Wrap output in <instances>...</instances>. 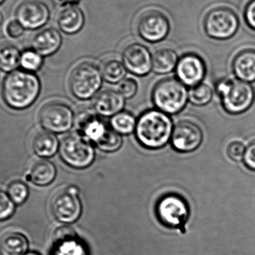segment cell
Here are the masks:
<instances>
[{
  "instance_id": "1",
  "label": "cell",
  "mask_w": 255,
  "mask_h": 255,
  "mask_svg": "<svg viewBox=\"0 0 255 255\" xmlns=\"http://www.w3.org/2000/svg\"><path fill=\"white\" fill-rule=\"evenodd\" d=\"M41 83L34 73L24 70L10 72L4 77L1 97L4 104L13 110L28 109L38 98Z\"/></svg>"
},
{
  "instance_id": "2",
  "label": "cell",
  "mask_w": 255,
  "mask_h": 255,
  "mask_svg": "<svg viewBox=\"0 0 255 255\" xmlns=\"http://www.w3.org/2000/svg\"><path fill=\"white\" fill-rule=\"evenodd\" d=\"M75 123L78 132L102 151L114 152L122 145L121 134L109 127L96 112L88 110L79 112L75 118Z\"/></svg>"
},
{
  "instance_id": "3",
  "label": "cell",
  "mask_w": 255,
  "mask_h": 255,
  "mask_svg": "<svg viewBox=\"0 0 255 255\" xmlns=\"http://www.w3.org/2000/svg\"><path fill=\"white\" fill-rule=\"evenodd\" d=\"M172 130V121L166 113L151 110L139 117L135 134L141 145L150 149H157L169 142Z\"/></svg>"
},
{
  "instance_id": "4",
  "label": "cell",
  "mask_w": 255,
  "mask_h": 255,
  "mask_svg": "<svg viewBox=\"0 0 255 255\" xmlns=\"http://www.w3.org/2000/svg\"><path fill=\"white\" fill-rule=\"evenodd\" d=\"M61 160L75 169H85L92 164L95 149L92 142L79 132L66 135L59 145Z\"/></svg>"
},
{
  "instance_id": "5",
  "label": "cell",
  "mask_w": 255,
  "mask_h": 255,
  "mask_svg": "<svg viewBox=\"0 0 255 255\" xmlns=\"http://www.w3.org/2000/svg\"><path fill=\"white\" fill-rule=\"evenodd\" d=\"M188 97L185 85L173 78L160 81L153 90V102L156 107L160 112L170 115L181 112L187 104Z\"/></svg>"
},
{
  "instance_id": "6",
  "label": "cell",
  "mask_w": 255,
  "mask_h": 255,
  "mask_svg": "<svg viewBox=\"0 0 255 255\" xmlns=\"http://www.w3.org/2000/svg\"><path fill=\"white\" fill-rule=\"evenodd\" d=\"M217 92L221 96L226 112L233 115L248 110L255 100L253 87L241 80L220 81L217 86Z\"/></svg>"
},
{
  "instance_id": "7",
  "label": "cell",
  "mask_w": 255,
  "mask_h": 255,
  "mask_svg": "<svg viewBox=\"0 0 255 255\" xmlns=\"http://www.w3.org/2000/svg\"><path fill=\"white\" fill-rule=\"evenodd\" d=\"M102 77L101 72L95 64L91 62L81 63L70 74V91L79 100L91 99L101 87Z\"/></svg>"
},
{
  "instance_id": "8",
  "label": "cell",
  "mask_w": 255,
  "mask_h": 255,
  "mask_svg": "<svg viewBox=\"0 0 255 255\" xmlns=\"http://www.w3.org/2000/svg\"><path fill=\"white\" fill-rule=\"evenodd\" d=\"M38 121L44 130L52 133H64L74 122L73 111L65 103L52 101L46 103L38 112Z\"/></svg>"
},
{
  "instance_id": "9",
  "label": "cell",
  "mask_w": 255,
  "mask_h": 255,
  "mask_svg": "<svg viewBox=\"0 0 255 255\" xmlns=\"http://www.w3.org/2000/svg\"><path fill=\"white\" fill-rule=\"evenodd\" d=\"M205 32L218 40L230 38L238 31L239 19L232 9L220 7L208 12L204 20Z\"/></svg>"
},
{
  "instance_id": "10",
  "label": "cell",
  "mask_w": 255,
  "mask_h": 255,
  "mask_svg": "<svg viewBox=\"0 0 255 255\" xmlns=\"http://www.w3.org/2000/svg\"><path fill=\"white\" fill-rule=\"evenodd\" d=\"M79 194V189L71 185L60 190L53 196L51 211L58 222L69 224L79 218L82 214V203Z\"/></svg>"
},
{
  "instance_id": "11",
  "label": "cell",
  "mask_w": 255,
  "mask_h": 255,
  "mask_svg": "<svg viewBox=\"0 0 255 255\" xmlns=\"http://www.w3.org/2000/svg\"><path fill=\"white\" fill-rule=\"evenodd\" d=\"M15 16L25 29L35 30L47 23L50 10L42 0H23L16 7Z\"/></svg>"
},
{
  "instance_id": "12",
  "label": "cell",
  "mask_w": 255,
  "mask_h": 255,
  "mask_svg": "<svg viewBox=\"0 0 255 255\" xmlns=\"http://www.w3.org/2000/svg\"><path fill=\"white\" fill-rule=\"evenodd\" d=\"M169 19L166 15L157 10H149L141 15L137 24L139 35L151 43L160 41L169 31Z\"/></svg>"
},
{
  "instance_id": "13",
  "label": "cell",
  "mask_w": 255,
  "mask_h": 255,
  "mask_svg": "<svg viewBox=\"0 0 255 255\" xmlns=\"http://www.w3.org/2000/svg\"><path fill=\"white\" fill-rule=\"evenodd\" d=\"M159 220L165 226L176 227L184 224L189 214L188 207L184 199L178 195H166L157 205Z\"/></svg>"
},
{
  "instance_id": "14",
  "label": "cell",
  "mask_w": 255,
  "mask_h": 255,
  "mask_svg": "<svg viewBox=\"0 0 255 255\" xmlns=\"http://www.w3.org/2000/svg\"><path fill=\"white\" fill-rule=\"evenodd\" d=\"M202 130L194 123L184 121L178 123L172 130L171 143L180 152H191L202 142Z\"/></svg>"
},
{
  "instance_id": "15",
  "label": "cell",
  "mask_w": 255,
  "mask_h": 255,
  "mask_svg": "<svg viewBox=\"0 0 255 255\" xmlns=\"http://www.w3.org/2000/svg\"><path fill=\"white\" fill-rule=\"evenodd\" d=\"M126 68L136 76H145L152 69V57L145 46L139 43L129 45L123 54Z\"/></svg>"
},
{
  "instance_id": "16",
  "label": "cell",
  "mask_w": 255,
  "mask_h": 255,
  "mask_svg": "<svg viewBox=\"0 0 255 255\" xmlns=\"http://www.w3.org/2000/svg\"><path fill=\"white\" fill-rule=\"evenodd\" d=\"M205 73V63L200 57L194 54L184 55L177 64V77L185 86L194 87L200 84Z\"/></svg>"
},
{
  "instance_id": "17",
  "label": "cell",
  "mask_w": 255,
  "mask_h": 255,
  "mask_svg": "<svg viewBox=\"0 0 255 255\" xmlns=\"http://www.w3.org/2000/svg\"><path fill=\"white\" fill-rule=\"evenodd\" d=\"M73 228L61 226L55 230L53 235L51 255H80L78 238Z\"/></svg>"
},
{
  "instance_id": "18",
  "label": "cell",
  "mask_w": 255,
  "mask_h": 255,
  "mask_svg": "<svg viewBox=\"0 0 255 255\" xmlns=\"http://www.w3.org/2000/svg\"><path fill=\"white\" fill-rule=\"evenodd\" d=\"M124 97L118 91L107 90L97 96L94 107L96 113L103 117H114L121 112L125 104Z\"/></svg>"
},
{
  "instance_id": "19",
  "label": "cell",
  "mask_w": 255,
  "mask_h": 255,
  "mask_svg": "<svg viewBox=\"0 0 255 255\" xmlns=\"http://www.w3.org/2000/svg\"><path fill=\"white\" fill-rule=\"evenodd\" d=\"M61 43L62 38L58 30L46 28L34 36L32 40V48L41 56H49L58 50Z\"/></svg>"
},
{
  "instance_id": "20",
  "label": "cell",
  "mask_w": 255,
  "mask_h": 255,
  "mask_svg": "<svg viewBox=\"0 0 255 255\" xmlns=\"http://www.w3.org/2000/svg\"><path fill=\"white\" fill-rule=\"evenodd\" d=\"M233 70L235 76L243 82L255 81V50L246 49L241 51L233 61Z\"/></svg>"
},
{
  "instance_id": "21",
  "label": "cell",
  "mask_w": 255,
  "mask_h": 255,
  "mask_svg": "<svg viewBox=\"0 0 255 255\" xmlns=\"http://www.w3.org/2000/svg\"><path fill=\"white\" fill-rule=\"evenodd\" d=\"M56 175L55 164L47 159H40L32 165L26 178L34 185L45 187L55 180Z\"/></svg>"
},
{
  "instance_id": "22",
  "label": "cell",
  "mask_w": 255,
  "mask_h": 255,
  "mask_svg": "<svg viewBox=\"0 0 255 255\" xmlns=\"http://www.w3.org/2000/svg\"><path fill=\"white\" fill-rule=\"evenodd\" d=\"M59 145L57 136L46 130L37 132L31 142L34 154L43 159L55 155L59 149Z\"/></svg>"
},
{
  "instance_id": "23",
  "label": "cell",
  "mask_w": 255,
  "mask_h": 255,
  "mask_svg": "<svg viewBox=\"0 0 255 255\" xmlns=\"http://www.w3.org/2000/svg\"><path fill=\"white\" fill-rule=\"evenodd\" d=\"M28 247L26 237L19 232H7L0 238V255H24Z\"/></svg>"
},
{
  "instance_id": "24",
  "label": "cell",
  "mask_w": 255,
  "mask_h": 255,
  "mask_svg": "<svg viewBox=\"0 0 255 255\" xmlns=\"http://www.w3.org/2000/svg\"><path fill=\"white\" fill-rule=\"evenodd\" d=\"M83 13L79 7L70 5L63 9L58 16V23L63 32L73 34L79 32L84 25Z\"/></svg>"
},
{
  "instance_id": "25",
  "label": "cell",
  "mask_w": 255,
  "mask_h": 255,
  "mask_svg": "<svg viewBox=\"0 0 255 255\" xmlns=\"http://www.w3.org/2000/svg\"><path fill=\"white\" fill-rule=\"evenodd\" d=\"M178 62L175 51L170 49H159L152 56V70L157 74H166L170 73Z\"/></svg>"
},
{
  "instance_id": "26",
  "label": "cell",
  "mask_w": 255,
  "mask_h": 255,
  "mask_svg": "<svg viewBox=\"0 0 255 255\" xmlns=\"http://www.w3.org/2000/svg\"><path fill=\"white\" fill-rule=\"evenodd\" d=\"M22 52L13 45L0 47V70L5 73L14 71L20 65Z\"/></svg>"
},
{
  "instance_id": "27",
  "label": "cell",
  "mask_w": 255,
  "mask_h": 255,
  "mask_svg": "<svg viewBox=\"0 0 255 255\" xmlns=\"http://www.w3.org/2000/svg\"><path fill=\"white\" fill-rule=\"evenodd\" d=\"M100 72L103 79L111 83L121 82L127 73L124 64L116 59L109 60L103 63Z\"/></svg>"
},
{
  "instance_id": "28",
  "label": "cell",
  "mask_w": 255,
  "mask_h": 255,
  "mask_svg": "<svg viewBox=\"0 0 255 255\" xmlns=\"http://www.w3.org/2000/svg\"><path fill=\"white\" fill-rule=\"evenodd\" d=\"M134 117L128 112H120L111 120V127L120 134H129L136 128Z\"/></svg>"
},
{
  "instance_id": "29",
  "label": "cell",
  "mask_w": 255,
  "mask_h": 255,
  "mask_svg": "<svg viewBox=\"0 0 255 255\" xmlns=\"http://www.w3.org/2000/svg\"><path fill=\"white\" fill-rule=\"evenodd\" d=\"M7 193L15 205H21L28 199L29 189L24 181L15 180L7 186Z\"/></svg>"
},
{
  "instance_id": "30",
  "label": "cell",
  "mask_w": 255,
  "mask_h": 255,
  "mask_svg": "<svg viewBox=\"0 0 255 255\" xmlns=\"http://www.w3.org/2000/svg\"><path fill=\"white\" fill-rule=\"evenodd\" d=\"M212 97V90L205 84H199L192 87L189 91V100L195 106H205L211 102Z\"/></svg>"
},
{
  "instance_id": "31",
  "label": "cell",
  "mask_w": 255,
  "mask_h": 255,
  "mask_svg": "<svg viewBox=\"0 0 255 255\" xmlns=\"http://www.w3.org/2000/svg\"><path fill=\"white\" fill-rule=\"evenodd\" d=\"M43 64V56L34 49H27L22 52L20 66L22 70L34 73L41 68Z\"/></svg>"
},
{
  "instance_id": "32",
  "label": "cell",
  "mask_w": 255,
  "mask_h": 255,
  "mask_svg": "<svg viewBox=\"0 0 255 255\" xmlns=\"http://www.w3.org/2000/svg\"><path fill=\"white\" fill-rule=\"evenodd\" d=\"M16 205L9 197L7 192L0 190V222L5 221L14 214Z\"/></svg>"
},
{
  "instance_id": "33",
  "label": "cell",
  "mask_w": 255,
  "mask_h": 255,
  "mask_svg": "<svg viewBox=\"0 0 255 255\" xmlns=\"http://www.w3.org/2000/svg\"><path fill=\"white\" fill-rule=\"evenodd\" d=\"M137 85L136 82L131 79H124L118 85V91L125 99H130L135 95Z\"/></svg>"
},
{
  "instance_id": "34",
  "label": "cell",
  "mask_w": 255,
  "mask_h": 255,
  "mask_svg": "<svg viewBox=\"0 0 255 255\" xmlns=\"http://www.w3.org/2000/svg\"><path fill=\"white\" fill-rule=\"evenodd\" d=\"M245 152V145L241 141H233L228 145V156L235 161L243 160L244 158Z\"/></svg>"
},
{
  "instance_id": "35",
  "label": "cell",
  "mask_w": 255,
  "mask_h": 255,
  "mask_svg": "<svg viewBox=\"0 0 255 255\" xmlns=\"http://www.w3.org/2000/svg\"><path fill=\"white\" fill-rule=\"evenodd\" d=\"M25 28L16 19L10 20L6 25V32L12 38H18L23 34Z\"/></svg>"
},
{
  "instance_id": "36",
  "label": "cell",
  "mask_w": 255,
  "mask_h": 255,
  "mask_svg": "<svg viewBox=\"0 0 255 255\" xmlns=\"http://www.w3.org/2000/svg\"><path fill=\"white\" fill-rule=\"evenodd\" d=\"M244 159L247 167L255 171V141L251 142L246 148Z\"/></svg>"
},
{
  "instance_id": "37",
  "label": "cell",
  "mask_w": 255,
  "mask_h": 255,
  "mask_svg": "<svg viewBox=\"0 0 255 255\" xmlns=\"http://www.w3.org/2000/svg\"><path fill=\"white\" fill-rule=\"evenodd\" d=\"M245 19L247 24L255 30V0H252L246 7Z\"/></svg>"
},
{
  "instance_id": "38",
  "label": "cell",
  "mask_w": 255,
  "mask_h": 255,
  "mask_svg": "<svg viewBox=\"0 0 255 255\" xmlns=\"http://www.w3.org/2000/svg\"><path fill=\"white\" fill-rule=\"evenodd\" d=\"M24 255H41L40 254V253H37V252H28V253H26V254H25Z\"/></svg>"
},
{
  "instance_id": "39",
  "label": "cell",
  "mask_w": 255,
  "mask_h": 255,
  "mask_svg": "<svg viewBox=\"0 0 255 255\" xmlns=\"http://www.w3.org/2000/svg\"><path fill=\"white\" fill-rule=\"evenodd\" d=\"M80 0H67V1H69V3H71V4H74V3H78Z\"/></svg>"
},
{
  "instance_id": "40",
  "label": "cell",
  "mask_w": 255,
  "mask_h": 255,
  "mask_svg": "<svg viewBox=\"0 0 255 255\" xmlns=\"http://www.w3.org/2000/svg\"><path fill=\"white\" fill-rule=\"evenodd\" d=\"M1 19H2V16H1V13H0V22H1Z\"/></svg>"
},
{
  "instance_id": "41",
  "label": "cell",
  "mask_w": 255,
  "mask_h": 255,
  "mask_svg": "<svg viewBox=\"0 0 255 255\" xmlns=\"http://www.w3.org/2000/svg\"><path fill=\"white\" fill-rule=\"evenodd\" d=\"M4 1V0H0V4H1V3H2L3 1Z\"/></svg>"
}]
</instances>
